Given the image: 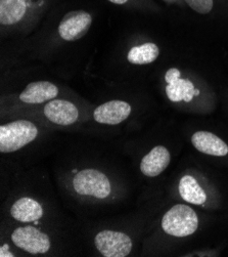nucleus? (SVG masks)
Wrapping results in <instances>:
<instances>
[{"label":"nucleus","instance_id":"nucleus-1","mask_svg":"<svg viewBox=\"0 0 228 257\" xmlns=\"http://www.w3.org/2000/svg\"><path fill=\"white\" fill-rule=\"evenodd\" d=\"M38 136V130L30 121L18 120L0 127V152L12 153L32 143Z\"/></svg>","mask_w":228,"mask_h":257},{"label":"nucleus","instance_id":"nucleus-2","mask_svg":"<svg viewBox=\"0 0 228 257\" xmlns=\"http://www.w3.org/2000/svg\"><path fill=\"white\" fill-rule=\"evenodd\" d=\"M198 226V218L192 208L183 204L173 206L162 219L164 232L173 237H187L192 235Z\"/></svg>","mask_w":228,"mask_h":257},{"label":"nucleus","instance_id":"nucleus-3","mask_svg":"<svg viewBox=\"0 0 228 257\" xmlns=\"http://www.w3.org/2000/svg\"><path fill=\"white\" fill-rule=\"evenodd\" d=\"M73 187L76 193L105 199L111 194V183L107 175L95 169H84L76 173L73 178Z\"/></svg>","mask_w":228,"mask_h":257},{"label":"nucleus","instance_id":"nucleus-4","mask_svg":"<svg viewBox=\"0 0 228 257\" xmlns=\"http://www.w3.org/2000/svg\"><path fill=\"white\" fill-rule=\"evenodd\" d=\"M99 253L105 257H125L132 250V241L129 236L117 230H101L94 239Z\"/></svg>","mask_w":228,"mask_h":257},{"label":"nucleus","instance_id":"nucleus-5","mask_svg":"<svg viewBox=\"0 0 228 257\" xmlns=\"http://www.w3.org/2000/svg\"><path fill=\"white\" fill-rule=\"evenodd\" d=\"M12 241L17 247L33 255L44 254L50 249L49 237L32 225L16 228L12 234Z\"/></svg>","mask_w":228,"mask_h":257},{"label":"nucleus","instance_id":"nucleus-6","mask_svg":"<svg viewBox=\"0 0 228 257\" xmlns=\"http://www.w3.org/2000/svg\"><path fill=\"white\" fill-rule=\"evenodd\" d=\"M92 18L84 11L70 12L64 16L59 26L60 36L66 41L82 38L90 29Z\"/></svg>","mask_w":228,"mask_h":257},{"label":"nucleus","instance_id":"nucleus-7","mask_svg":"<svg viewBox=\"0 0 228 257\" xmlns=\"http://www.w3.org/2000/svg\"><path fill=\"white\" fill-rule=\"evenodd\" d=\"M180 71L176 68H171L165 75L167 82L166 93L171 101H186L189 102L195 95V89L192 82L188 79L180 78Z\"/></svg>","mask_w":228,"mask_h":257},{"label":"nucleus","instance_id":"nucleus-8","mask_svg":"<svg viewBox=\"0 0 228 257\" xmlns=\"http://www.w3.org/2000/svg\"><path fill=\"white\" fill-rule=\"evenodd\" d=\"M131 113V106L123 100H111L97 107L93 118L100 124L117 125L125 121Z\"/></svg>","mask_w":228,"mask_h":257},{"label":"nucleus","instance_id":"nucleus-9","mask_svg":"<svg viewBox=\"0 0 228 257\" xmlns=\"http://www.w3.org/2000/svg\"><path fill=\"white\" fill-rule=\"evenodd\" d=\"M47 119L58 125H71L78 119L79 112L74 104L65 99H53L44 107Z\"/></svg>","mask_w":228,"mask_h":257},{"label":"nucleus","instance_id":"nucleus-10","mask_svg":"<svg viewBox=\"0 0 228 257\" xmlns=\"http://www.w3.org/2000/svg\"><path fill=\"white\" fill-rule=\"evenodd\" d=\"M170 160V153L165 147H155L142 158L140 170L145 176H158L168 167Z\"/></svg>","mask_w":228,"mask_h":257},{"label":"nucleus","instance_id":"nucleus-11","mask_svg":"<svg viewBox=\"0 0 228 257\" xmlns=\"http://www.w3.org/2000/svg\"><path fill=\"white\" fill-rule=\"evenodd\" d=\"M59 94V88L52 82L37 81L30 83L20 94V99L26 104H42L54 99Z\"/></svg>","mask_w":228,"mask_h":257},{"label":"nucleus","instance_id":"nucleus-12","mask_svg":"<svg viewBox=\"0 0 228 257\" xmlns=\"http://www.w3.org/2000/svg\"><path fill=\"white\" fill-rule=\"evenodd\" d=\"M193 147L210 156L223 157L228 154V146L217 136L208 132H197L191 138Z\"/></svg>","mask_w":228,"mask_h":257},{"label":"nucleus","instance_id":"nucleus-13","mask_svg":"<svg viewBox=\"0 0 228 257\" xmlns=\"http://www.w3.org/2000/svg\"><path fill=\"white\" fill-rule=\"evenodd\" d=\"M12 216L21 222H32L43 216V208L34 199L24 197L15 202L11 208Z\"/></svg>","mask_w":228,"mask_h":257},{"label":"nucleus","instance_id":"nucleus-14","mask_svg":"<svg viewBox=\"0 0 228 257\" xmlns=\"http://www.w3.org/2000/svg\"><path fill=\"white\" fill-rule=\"evenodd\" d=\"M26 10V0H0V24L11 26L19 23Z\"/></svg>","mask_w":228,"mask_h":257},{"label":"nucleus","instance_id":"nucleus-15","mask_svg":"<svg viewBox=\"0 0 228 257\" xmlns=\"http://www.w3.org/2000/svg\"><path fill=\"white\" fill-rule=\"evenodd\" d=\"M179 194L181 198L194 205H202L207 201L205 191L200 188L196 179L191 175H184L179 182Z\"/></svg>","mask_w":228,"mask_h":257},{"label":"nucleus","instance_id":"nucleus-16","mask_svg":"<svg viewBox=\"0 0 228 257\" xmlns=\"http://www.w3.org/2000/svg\"><path fill=\"white\" fill-rule=\"evenodd\" d=\"M160 55L159 47L153 43L147 42L132 47L127 56L129 63L134 65H146L155 62Z\"/></svg>","mask_w":228,"mask_h":257},{"label":"nucleus","instance_id":"nucleus-17","mask_svg":"<svg viewBox=\"0 0 228 257\" xmlns=\"http://www.w3.org/2000/svg\"><path fill=\"white\" fill-rule=\"evenodd\" d=\"M188 7L200 15H207L213 10V0H184Z\"/></svg>","mask_w":228,"mask_h":257},{"label":"nucleus","instance_id":"nucleus-18","mask_svg":"<svg viewBox=\"0 0 228 257\" xmlns=\"http://www.w3.org/2000/svg\"><path fill=\"white\" fill-rule=\"evenodd\" d=\"M109 2L115 4V5H124L128 2V0H109Z\"/></svg>","mask_w":228,"mask_h":257},{"label":"nucleus","instance_id":"nucleus-19","mask_svg":"<svg viewBox=\"0 0 228 257\" xmlns=\"http://www.w3.org/2000/svg\"><path fill=\"white\" fill-rule=\"evenodd\" d=\"M198 94H199V90L195 89V95H198Z\"/></svg>","mask_w":228,"mask_h":257}]
</instances>
